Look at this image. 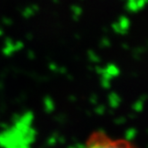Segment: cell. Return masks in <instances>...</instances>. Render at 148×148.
Wrapping results in <instances>:
<instances>
[{
  "instance_id": "6da1fadb",
  "label": "cell",
  "mask_w": 148,
  "mask_h": 148,
  "mask_svg": "<svg viewBox=\"0 0 148 148\" xmlns=\"http://www.w3.org/2000/svg\"><path fill=\"white\" fill-rule=\"evenodd\" d=\"M85 148H137L125 139H113L105 133L97 131L91 134Z\"/></svg>"
}]
</instances>
